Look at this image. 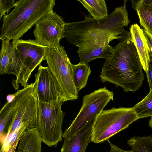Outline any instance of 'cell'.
Returning <instances> with one entry per match:
<instances>
[{"instance_id": "6da1fadb", "label": "cell", "mask_w": 152, "mask_h": 152, "mask_svg": "<svg viewBox=\"0 0 152 152\" xmlns=\"http://www.w3.org/2000/svg\"><path fill=\"white\" fill-rule=\"evenodd\" d=\"M126 3L116 7L105 18L96 20L90 14L83 21L66 23L64 34L69 42L78 48L95 44H109L114 39L121 41L129 34L123 28L130 21Z\"/></svg>"}, {"instance_id": "7a4b0ae2", "label": "cell", "mask_w": 152, "mask_h": 152, "mask_svg": "<svg viewBox=\"0 0 152 152\" xmlns=\"http://www.w3.org/2000/svg\"><path fill=\"white\" fill-rule=\"evenodd\" d=\"M143 69L129 33L116 45L110 56L104 63L100 77L103 83H112L126 92H134L142 85Z\"/></svg>"}, {"instance_id": "3957f363", "label": "cell", "mask_w": 152, "mask_h": 152, "mask_svg": "<svg viewBox=\"0 0 152 152\" xmlns=\"http://www.w3.org/2000/svg\"><path fill=\"white\" fill-rule=\"evenodd\" d=\"M13 95V99L6 102L0 111V130L7 129L8 132L1 146L7 144L14 132L23 124H28L29 128L37 126L38 100L34 83L28 84Z\"/></svg>"}, {"instance_id": "277c9868", "label": "cell", "mask_w": 152, "mask_h": 152, "mask_svg": "<svg viewBox=\"0 0 152 152\" xmlns=\"http://www.w3.org/2000/svg\"><path fill=\"white\" fill-rule=\"evenodd\" d=\"M54 0H20L10 14L3 16L1 40L18 39L53 10Z\"/></svg>"}, {"instance_id": "5b68a950", "label": "cell", "mask_w": 152, "mask_h": 152, "mask_svg": "<svg viewBox=\"0 0 152 152\" xmlns=\"http://www.w3.org/2000/svg\"><path fill=\"white\" fill-rule=\"evenodd\" d=\"M138 119L132 107H113L103 110L94 123L91 142L98 143L107 141Z\"/></svg>"}, {"instance_id": "8992f818", "label": "cell", "mask_w": 152, "mask_h": 152, "mask_svg": "<svg viewBox=\"0 0 152 152\" xmlns=\"http://www.w3.org/2000/svg\"><path fill=\"white\" fill-rule=\"evenodd\" d=\"M45 60L61 88L65 102L77 99L78 93L74 81L73 64L64 47L60 45L47 47Z\"/></svg>"}, {"instance_id": "52a82bcc", "label": "cell", "mask_w": 152, "mask_h": 152, "mask_svg": "<svg viewBox=\"0 0 152 152\" xmlns=\"http://www.w3.org/2000/svg\"><path fill=\"white\" fill-rule=\"evenodd\" d=\"M64 102L45 103L38 100L37 128L42 142L49 147L57 146L62 140V125L65 114L61 107Z\"/></svg>"}, {"instance_id": "ba28073f", "label": "cell", "mask_w": 152, "mask_h": 152, "mask_svg": "<svg viewBox=\"0 0 152 152\" xmlns=\"http://www.w3.org/2000/svg\"><path fill=\"white\" fill-rule=\"evenodd\" d=\"M114 95L113 92L105 86L84 96L80 110L70 125L65 130L63 138L72 137L87 122L97 116L110 101H113Z\"/></svg>"}, {"instance_id": "9c48e42d", "label": "cell", "mask_w": 152, "mask_h": 152, "mask_svg": "<svg viewBox=\"0 0 152 152\" xmlns=\"http://www.w3.org/2000/svg\"><path fill=\"white\" fill-rule=\"evenodd\" d=\"M12 42L23 66L19 79L12 82L15 90H17L19 84L23 88L27 85L33 71L45 60L48 47L40 44L35 39H13Z\"/></svg>"}, {"instance_id": "30bf717a", "label": "cell", "mask_w": 152, "mask_h": 152, "mask_svg": "<svg viewBox=\"0 0 152 152\" xmlns=\"http://www.w3.org/2000/svg\"><path fill=\"white\" fill-rule=\"evenodd\" d=\"M66 23L60 16L51 11L35 24L33 33L35 40L48 47L60 45Z\"/></svg>"}, {"instance_id": "8fae6325", "label": "cell", "mask_w": 152, "mask_h": 152, "mask_svg": "<svg viewBox=\"0 0 152 152\" xmlns=\"http://www.w3.org/2000/svg\"><path fill=\"white\" fill-rule=\"evenodd\" d=\"M35 77L34 88L39 101L45 103L65 102L61 88L48 66L40 64Z\"/></svg>"}, {"instance_id": "7c38bea8", "label": "cell", "mask_w": 152, "mask_h": 152, "mask_svg": "<svg viewBox=\"0 0 152 152\" xmlns=\"http://www.w3.org/2000/svg\"><path fill=\"white\" fill-rule=\"evenodd\" d=\"M0 54V74H12L17 81L23 71L22 64L17 55L14 46L10 40H2Z\"/></svg>"}, {"instance_id": "4fadbf2b", "label": "cell", "mask_w": 152, "mask_h": 152, "mask_svg": "<svg viewBox=\"0 0 152 152\" xmlns=\"http://www.w3.org/2000/svg\"><path fill=\"white\" fill-rule=\"evenodd\" d=\"M95 118L87 122L72 137L64 138L60 152H85L91 142L92 126Z\"/></svg>"}, {"instance_id": "5bb4252c", "label": "cell", "mask_w": 152, "mask_h": 152, "mask_svg": "<svg viewBox=\"0 0 152 152\" xmlns=\"http://www.w3.org/2000/svg\"><path fill=\"white\" fill-rule=\"evenodd\" d=\"M132 41L137 51L143 69H148L149 61V47L143 28L137 24H132L129 29Z\"/></svg>"}, {"instance_id": "9a60e30c", "label": "cell", "mask_w": 152, "mask_h": 152, "mask_svg": "<svg viewBox=\"0 0 152 152\" xmlns=\"http://www.w3.org/2000/svg\"><path fill=\"white\" fill-rule=\"evenodd\" d=\"M114 47L109 44H95L91 46L79 48L77 51L79 63L87 64L96 59H108L112 53Z\"/></svg>"}, {"instance_id": "2e32d148", "label": "cell", "mask_w": 152, "mask_h": 152, "mask_svg": "<svg viewBox=\"0 0 152 152\" xmlns=\"http://www.w3.org/2000/svg\"><path fill=\"white\" fill-rule=\"evenodd\" d=\"M42 142L37 128H28L20 139L15 152H41Z\"/></svg>"}, {"instance_id": "e0dca14e", "label": "cell", "mask_w": 152, "mask_h": 152, "mask_svg": "<svg viewBox=\"0 0 152 152\" xmlns=\"http://www.w3.org/2000/svg\"><path fill=\"white\" fill-rule=\"evenodd\" d=\"M89 12L95 19L98 20L108 15L106 3L104 0H77Z\"/></svg>"}, {"instance_id": "ac0fdd59", "label": "cell", "mask_w": 152, "mask_h": 152, "mask_svg": "<svg viewBox=\"0 0 152 152\" xmlns=\"http://www.w3.org/2000/svg\"><path fill=\"white\" fill-rule=\"evenodd\" d=\"M73 76L75 85L77 92L86 85L91 71L87 64L79 63L73 64Z\"/></svg>"}, {"instance_id": "d6986e66", "label": "cell", "mask_w": 152, "mask_h": 152, "mask_svg": "<svg viewBox=\"0 0 152 152\" xmlns=\"http://www.w3.org/2000/svg\"><path fill=\"white\" fill-rule=\"evenodd\" d=\"M127 143L134 152H152V136H134L129 139Z\"/></svg>"}, {"instance_id": "ffe728a7", "label": "cell", "mask_w": 152, "mask_h": 152, "mask_svg": "<svg viewBox=\"0 0 152 152\" xmlns=\"http://www.w3.org/2000/svg\"><path fill=\"white\" fill-rule=\"evenodd\" d=\"M132 108L138 119L152 117V89L150 90L148 95Z\"/></svg>"}, {"instance_id": "44dd1931", "label": "cell", "mask_w": 152, "mask_h": 152, "mask_svg": "<svg viewBox=\"0 0 152 152\" xmlns=\"http://www.w3.org/2000/svg\"><path fill=\"white\" fill-rule=\"evenodd\" d=\"M136 10L141 26L152 36V6H141Z\"/></svg>"}, {"instance_id": "7402d4cb", "label": "cell", "mask_w": 152, "mask_h": 152, "mask_svg": "<svg viewBox=\"0 0 152 152\" xmlns=\"http://www.w3.org/2000/svg\"><path fill=\"white\" fill-rule=\"evenodd\" d=\"M15 0H0V19L6 12L8 14L10 9L15 6Z\"/></svg>"}, {"instance_id": "603a6c76", "label": "cell", "mask_w": 152, "mask_h": 152, "mask_svg": "<svg viewBox=\"0 0 152 152\" xmlns=\"http://www.w3.org/2000/svg\"><path fill=\"white\" fill-rule=\"evenodd\" d=\"M148 69L146 72L150 90L152 89V50L149 48Z\"/></svg>"}, {"instance_id": "cb8c5ba5", "label": "cell", "mask_w": 152, "mask_h": 152, "mask_svg": "<svg viewBox=\"0 0 152 152\" xmlns=\"http://www.w3.org/2000/svg\"><path fill=\"white\" fill-rule=\"evenodd\" d=\"M132 7L136 10L139 7L148 5L152 6V0H130Z\"/></svg>"}, {"instance_id": "d4e9b609", "label": "cell", "mask_w": 152, "mask_h": 152, "mask_svg": "<svg viewBox=\"0 0 152 152\" xmlns=\"http://www.w3.org/2000/svg\"><path fill=\"white\" fill-rule=\"evenodd\" d=\"M19 141L12 144H8L4 147H1L0 152H15Z\"/></svg>"}, {"instance_id": "484cf974", "label": "cell", "mask_w": 152, "mask_h": 152, "mask_svg": "<svg viewBox=\"0 0 152 152\" xmlns=\"http://www.w3.org/2000/svg\"><path fill=\"white\" fill-rule=\"evenodd\" d=\"M110 146V152H134L132 149L126 150L122 149L116 145L113 144L109 140H107Z\"/></svg>"}, {"instance_id": "4316f807", "label": "cell", "mask_w": 152, "mask_h": 152, "mask_svg": "<svg viewBox=\"0 0 152 152\" xmlns=\"http://www.w3.org/2000/svg\"><path fill=\"white\" fill-rule=\"evenodd\" d=\"M144 31L148 46L149 48L152 50V36L144 30Z\"/></svg>"}, {"instance_id": "83f0119b", "label": "cell", "mask_w": 152, "mask_h": 152, "mask_svg": "<svg viewBox=\"0 0 152 152\" xmlns=\"http://www.w3.org/2000/svg\"><path fill=\"white\" fill-rule=\"evenodd\" d=\"M149 127L152 129V117H150V118L149 120Z\"/></svg>"}]
</instances>
